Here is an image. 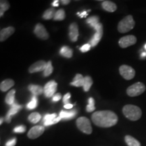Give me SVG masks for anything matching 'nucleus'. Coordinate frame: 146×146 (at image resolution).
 I'll list each match as a JSON object with an SVG mask.
<instances>
[{"label":"nucleus","mask_w":146,"mask_h":146,"mask_svg":"<svg viewBox=\"0 0 146 146\" xmlns=\"http://www.w3.org/2000/svg\"><path fill=\"white\" fill-rule=\"evenodd\" d=\"M117 115L110 110H101L95 112L91 115L93 123L98 127L109 128L116 125L118 122Z\"/></svg>","instance_id":"nucleus-1"},{"label":"nucleus","mask_w":146,"mask_h":146,"mask_svg":"<svg viewBox=\"0 0 146 146\" xmlns=\"http://www.w3.org/2000/svg\"><path fill=\"white\" fill-rule=\"evenodd\" d=\"M123 113L126 118L132 121H136L141 117L142 112L140 108L134 105H126L123 108Z\"/></svg>","instance_id":"nucleus-2"},{"label":"nucleus","mask_w":146,"mask_h":146,"mask_svg":"<svg viewBox=\"0 0 146 146\" xmlns=\"http://www.w3.org/2000/svg\"><path fill=\"white\" fill-rule=\"evenodd\" d=\"M135 23L134 19L131 15H129L123 18L118 25V31L120 33H125L130 31L131 30L134 28Z\"/></svg>","instance_id":"nucleus-3"},{"label":"nucleus","mask_w":146,"mask_h":146,"mask_svg":"<svg viewBox=\"0 0 146 146\" xmlns=\"http://www.w3.org/2000/svg\"><path fill=\"white\" fill-rule=\"evenodd\" d=\"M76 126L78 129L85 134L90 135L92 133V127L90 121L86 117H79L76 120Z\"/></svg>","instance_id":"nucleus-4"},{"label":"nucleus","mask_w":146,"mask_h":146,"mask_svg":"<svg viewBox=\"0 0 146 146\" xmlns=\"http://www.w3.org/2000/svg\"><path fill=\"white\" fill-rule=\"evenodd\" d=\"M145 91V86L143 83L138 82L131 85L127 89V94L130 97H136L143 94Z\"/></svg>","instance_id":"nucleus-5"},{"label":"nucleus","mask_w":146,"mask_h":146,"mask_svg":"<svg viewBox=\"0 0 146 146\" xmlns=\"http://www.w3.org/2000/svg\"><path fill=\"white\" fill-rule=\"evenodd\" d=\"M96 30V33L94 34V36L91 38L89 44L91 47H95L98 44L100 40H101L102 35H103V25L102 23H99L97 26L94 28Z\"/></svg>","instance_id":"nucleus-6"},{"label":"nucleus","mask_w":146,"mask_h":146,"mask_svg":"<svg viewBox=\"0 0 146 146\" xmlns=\"http://www.w3.org/2000/svg\"><path fill=\"white\" fill-rule=\"evenodd\" d=\"M120 75L126 80H131L135 75V71L132 67L127 65H122L119 68Z\"/></svg>","instance_id":"nucleus-7"},{"label":"nucleus","mask_w":146,"mask_h":146,"mask_svg":"<svg viewBox=\"0 0 146 146\" xmlns=\"http://www.w3.org/2000/svg\"><path fill=\"white\" fill-rule=\"evenodd\" d=\"M137 42V38L134 35H127L120 38L118 44L122 48H127V47L131 46V45L135 44Z\"/></svg>","instance_id":"nucleus-8"},{"label":"nucleus","mask_w":146,"mask_h":146,"mask_svg":"<svg viewBox=\"0 0 146 146\" xmlns=\"http://www.w3.org/2000/svg\"><path fill=\"white\" fill-rule=\"evenodd\" d=\"M58 84L55 81H50L44 87V95L46 98H52L55 95Z\"/></svg>","instance_id":"nucleus-9"},{"label":"nucleus","mask_w":146,"mask_h":146,"mask_svg":"<svg viewBox=\"0 0 146 146\" xmlns=\"http://www.w3.org/2000/svg\"><path fill=\"white\" fill-rule=\"evenodd\" d=\"M35 34L36 35V36L37 37H39V39H43V40H47L49 39V33H47L46 29L45 28V27L43 26L42 24H37L35 27L34 30Z\"/></svg>","instance_id":"nucleus-10"},{"label":"nucleus","mask_w":146,"mask_h":146,"mask_svg":"<svg viewBox=\"0 0 146 146\" xmlns=\"http://www.w3.org/2000/svg\"><path fill=\"white\" fill-rule=\"evenodd\" d=\"M47 63V62H45L44 60H39V61L36 62L31 66L30 68H29V72L30 73H35L44 71L46 68Z\"/></svg>","instance_id":"nucleus-11"},{"label":"nucleus","mask_w":146,"mask_h":146,"mask_svg":"<svg viewBox=\"0 0 146 146\" xmlns=\"http://www.w3.org/2000/svg\"><path fill=\"white\" fill-rule=\"evenodd\" d=\"M45 131V128L42 126H35V127H32L30 129V131L28 133V137L31 139H35L38 138Z\"/></svg>","instance_id":"nucleus-12"},{"label":"nucleus","mask_w":146,"mask_h":146,"mask_svg":"<svg viewBox=\"0 0 146 146\" xmlns=\"http://www.w3.org/2000/svg\"><path fill=\"white\" fill-rule=\"evenodd\" d=\"M62 118L60 116H57V114L56 113L54 114H47L45 116L44 118H43V124L45 126H50L54 124L58 123V122L61 120Z\"/></svg>","instance_id":"nucleus-13"},{"label":"nucleus","mask_w":146,"mask_h":146,"mask_svg":"<svg viewBox=\"0 0 146 146\" xmlns=\"http://www.w3.org/2000/svg\"><path fill=\"white\" fill-rule=\"evenodd\" d=\"M68 35L71 41L75 42L77 41L78 36V27L76 23H73L70 25Z\"/></svg>","instance_id":"nucleus-14"},{"label":"nucleus","mask_w":146,"mask_h":146,"mask_svg":"<svg viewBox=\"0 0 146 146\" xmlns=\"http://www.w3.org/2000/svg\"><path fill=\"white\" fill-rule=\"evenodd\" d=\"M15 32V29L12 27H8L7 28L1 29L0 31V41L3 42L8 39Z\"/></svg>","instance_id":"nucleus-15"},{"label":"nucleus","mask_w":146,"mask_h":146,"mask_svg":"<svg viewBox=\"0 0 146 146\" xmlns=\"http://www.w3.org/2000/svg\"><path fill=\"white\" fill-rule=\"evenodd\" d=\"M22 108V106L18 105V104H16V102L13 105L11 106L9 110L8 114L6 115V118H5V120H6L7 123H10L11 121V118H12V116L15 115L16 113H17L19 110Z\"/></svg>","instance_id":"nucleus-16"},{"label":"nucleus","mask_w":146,"mask_h":146,"mask_svg":"<svg viewBox=\"0 0 146 146\" xmlns=\"http://www.w3.org/2000/svg\"><path fill=\"white\" fill-rule=\"evenodd\" d=\"M102 7L104 10L109 12H114L117 9V6L114 2L110 1H104L102 3Z\"/></svg>","instance_id":"nucleus-17"},{"label":"nucleus","mask_w":146,"mask_h":146,"mask_svg":"<svg viewBox=\"0 0 146 146\" xmlns=\"http://www.w3.org/2000/svg\"><path fill=\"white\" fill-rule=\"evenodd\" d=\"M14 85V80L11 79V78H8V79H5L4 81H3L0 84V89L3 92H5V91H8V89L12 88Z\"/></svg>","instance_id":"nucleus-18"},{"label":"nucleus","mask_w":146,"mask_h":146,"mask_svg":"<svg viewBox=\"0 0 146 146\" xmlns=\"http://www.w3.org/2000/svg\"><path fill=\"white\" fill-rule=\"evenodd\" d=\"M85 77L81 74H76L74 78H73V81L70 83L71 85L74 87H83L85 83Z\"/></svg>","instance_id":"nucleus-19"},{"label":"nucleus","mask_w":146,"mask_h":146,"mask_svg":"<svg viewBox=\"0 0 146 146\" xmlns=\"http://www.w3.org/2000/svg\"><path fill=\"white\" fill-rule=\"evenodd\" d=\"M29 89L33 96H39L43 93H44V89L40 85H30L29 86Z\"/></svg>","instance_id":"nucleus-20"},{"label":"nucleus","mask_w":146,"mask_h":146,"mask_svg":"<svg viewBox=\"0 0 146 146\" xmlns=\"http://www.w3.org/2000/svg\"><path fill=\"white\" fill-rule=\"evenodd\" d=\"M76 111L75 110L72 111H69V112H65V111H61L60 113L59 116L61 117L62 119L64 120H68V119H71V118H74L76 115Z\"/></svg>","instance_id":"nucleus-21"},{"label":"nucleus","mask_w":146,"mask_h":146,"mask_svg":"<svg viewBox=\"0 0 146 146\" xmlns=\"http://www.w3.org/2000/svg\"><path fill=\"white\" fill-rule=\"evenodd\" d=\"M15 93L16 90L15 89H12V90L8 92V94H7L6 97H5V101L6 102L7 104L10 105V106L14 104L15 103V101H14V98H15Z\"/></svg>","instance_id":"nucleus-22"},{"label":"nucleus","mask_w":146,"mask_h":146,"mask_svg":"<svg viewBox=\"0 0 146 146\" xmlns=\"http://www.w3.org/2000/svg\"><path fill=\"white\" fill-rule=\"evenodd\" d=\"M125 140L128 146H141L140 142L131 135H126Z\"/></svg>","instance_id":"nucleus-23"},{"label":"nucleus","mask_w":146,"mask_h":146,"mask_svg":"<svg viewBox=\"0 0 146 146\" xmlns=\"http://www.w3.org/2000/svg\"><path fill=\"white\" fill-rule=\"evenodd\" d=\"M56 13V11L54 8H49L45 11L42 17L44 20H50L54 18Z\"/></svg>","instance_id":"nucleus-24"},{"label":"nucleus","mask_w":146,"mask_h":146,"mask_svg":"<svg viewBox=\"0 0 146 146\" xmlns=\"http://www.w3.org/2000/svg\"><path fill=\"white\" fill-rule=\"evenodd\" d=\"M60 53L62 56L67 58H70L72 56V50L68 46H63Z\"/></svg>","instance_id":"nucleus-25"},{"label":"nucleus","mask_w":146,"mask_h":146,"mask_svg":"<svg viewBox=\"0 0 146 146\" xmlns=\"http://www.w3.org/2000/svg\"><path fill=\"white\" fill-rule=\"evenodd\" d=\"M99 21H100V18L98 16H93L89 17L88 19H87L86 23L88 24V25H90V26L92 27V28H95L97 25L99 24Z\"/></svg>","instance_id":"nucleus-26"},{"label":"nucleus","mask_w":146,"mask_h":146,"mask_svg":"<svg viewBox=\"0 0 146 146\" xmlns=\"http://www.w3.org/2000/svg\"><path fill=\"white\" fill-rule=\"evenodd\" d=\"M85 83H84L83 85V89L85 92H87V91H89L90 89L91 85H93V80L91 78V76H85Z\"/></svg>","instance_id":"nucleus-27"},{"label":"nucleus","mask_w":146,"mask_h":146,"mask_svg":"<svg viewBox=\"0 0 146 146\" xmlns=\"http://www.w3.org/2000/svg\"><path fill=\"white\" fill-rule=\"evenodd\" d=\"M41 114L38 112H33L29 116V120L32 123H37L41 120Z\"/></svg>","instance_id":"nucleus-28"},{"label":"nucleus","mask_w":146,"mask_h":146,"mask_svg":"<svg viewBox=\"0 0 146 146\" xmlns=\"http://www.w3.org/2000/svg\"><path fill=\"white\" fill-rule=\"evenodd\" d=\"M10 8V3L7 1H0V16L2 17L3 14L5 11H7Z\"/></svg>","instance_id":"nucleus-29"},{"label":"nucleus","mask_w":146,"mask_h":146,"mask_svg":"<svg viewBox=\"0 0 146 146\" xmlns=\"http://www.w3.org/2000/svg\"><path fill=\"white\" fill-rule=\"evenodd\" d=\"M66 17V14L64 10H62V9H60L58 10L57 12H56V14H55V16L54 18V21H63L64 20Z\"/></svg>","instance_id":"nucleus-30"},{"label":"nucleus","mask_w":146,"mask_h":146,"mask_svg":"<svg viewBox=\"0 0 146 146\" xmlns=\"http://www.w3.org/2000/svg\"><path fill=\"white\" fill-rule=\"evenodd\" d=\"M37 104H38L37 98H36L35 96H33L31 101L27 104V108L29 110H33L35 108H36V106H37Z\"/></svg>","instance_id":"nucleus-31"},{"label":"nucleus","mask_w":146,"mask_h":146,"mask_svg":"<svg viewBox=\"0 0 146 146\" xmlns=\"http://www.w3.org/2000/svg\"><path fill=\"white\" fill-rule=\"evenodd\" d=\"M53 70H54V68H53L52 62L49 61L47 63L46 68H45V70L44 71H43V76H49L53 72Z\"/></svg>","instance_id":"nucleus-32"},{"label":"nucleus","mask_w":146,"mask_h":146,"mask_svg":"<svg viewBox=\"0 0 146 146\" xmlns=\"http://www.w3.org/2000/svg\"><path fill=\"white\" fill-rule=\"evenodd\" d=\"M25 131H26V127L24 125L18 126L14 129V132L16 133H23L25 132Z\"/></svg>","instance_id":"nucleus-33"},{"label":"nucleus","mask_w":146,"mask_h":146,"mask_svg":"<svg viewBox=\"0 0 146 146\" xmlns=\"http://www.w3.org/2000/svg\"><path fill=\"white\" fill-rule=\"evenodd\" d=\"M91 47V45L89 44V43H87V44L83 45V46L80 48V50H81L82 52H88L89 50H90Z\"/></svg>","instance_id":"nucleus-34"},{"label":"nucleus","mask_w":146,"mask_h":146,"mask_svg":"<svg viewBox=\"0 0 146 146\" xmlns=\"http://www.w3.org/2000/svg\"><path fill=\"white\" fill-rule=\"evenodd\" d=\"M16 143V138L14 137L7 141V143H5V146H15Z\"/></svg>","instance_id":"nucleus-35"},{"label":"nucleus","mask_w":146,"mask_h":146,"mask_svg":"<svg viewBox=\"0 0 146 146\" xmlns=\"http://www.w3.org/2000/svg\"><path fill=\"white\" fill-rule=\"evenodd\" d=\"M70 96H70V93H68V94H66L63 97V103H64V104L66 105V104H70V103H69V100H70Z\"/></svg>","instance_id":"nucleus-36"},{"label":"nucleus","mask_w":146,"mask_h":146,"mask_svg":"<svg viewBox=\"0 0 146 146\" xmlns=\"http://www.w3.org/2000/svg\"><path fill=\"white\" fill-rule=\"evenodd\" d=\"M61 98H62L61 94L58 93V94H55L54 96L52 97V101L53 102H58L59 100H61Z\"/></svg>","instance_id":"nucleus-37"},{"label":"nucleus","mask_w":146,"mask_h":146,"mask_svg":"<svg viewBox=\"0 0 146 146\" xmlns=\"http://www.w3.org/2000/svg\"><path fill=\"white\" fill-rule=\"evenodd\" d=\"M95 109H96V107H95V106H93V105L88 104L86 107V110L87 112H93V111L95 110Z\"/></svg>","instance_id":"nucleus-38"},{"label":"nucleus","mask_w":146,"mask_h":146,"mask_svg":"<svg viewBox=\"0 0 146 146\" xmlns=\"http://www.w3.org/2000/svg\"><path fill=\"white\" fill-rule=\"evenodd\" d=\"M77 14H78V16H79L81 18H83V17H85V16H87V14H87V12H86V11H84V12H82L81 14L79 13V12H78Z\"/></svg>","instance_id":"nucleus-39"},{"label":"nucleus","mask_w":146,"mask_h":146,"mask_svg":"<svg viewBox=\"0 0 146 146\" xmlns=\"http://www.w3.org/2000/svg\"><path fill=\"white\" fill-rule=\"evenodd\" d=\"M88 102H89V104L95 106V100L93 98H89Z\"/></svg>","instance_id":"nucleus-40"},{"label":"nucleus","mask_w":146,"mask_h":146,"mask_svg":"<svg viewBox=\"0 0 146 146\" xmlns=\"http://www.w3.org/2000/svg\"><path fill=\"white\" fill-rule=\"evenodd\" d=\"M64 108L66 109H71L72 108L73 105L71 104H66L64 106Z\"/></svg>","instance_id":"nucleus-41"},{"label":"nucleus","mask_w":146,"mask_h":146,"mask_svg":"<svg viewBox=\"0 0 146 146\" xmlns=\"http://www.w3.org/2000/svg\"><path fill=\"white\" fill-rule=\"evenodd\" d=\"M59 1H58V0H55V1H53V3H52V5L54 7H58V5H59Z\"/></svg>","instance_id":"nucleus-42"},{"label":"nucleus","mask_w":146,"mask_h":146,"mask_svg":"<svg viewBox=\"0 0 146 146\" xmlns=\"http://www.w3.org/2000/svg\"><path fill=\"white\" fill-rule=\"evenodd\" d=\"M61 2L63 5H68L70 2V0H62Z\"/></svg>","instance_id":"nucleus-43"},{"label":"nucleus","mask_w":146,"mask_h":146,"mask_svg":"<svg viewBox=\"0 0 146 146\" xmlns=\"http://www.w3.org/2000/svg\"><path fill=\"white\" fill-rule=\"evenodd\" d=\"M145 56H146V53H145V52L142 53V54H141V57H145Z\"/></svg>","instance_id":"nucleus-44"},{"label":"nucleus","mask_w":146,"mask_h":146,"mask_svg":"<svg viewBox=\"0 0 146 146\" xmlns=\"http://www.w3.org/2000/svg\"><path fill=\"white\" fill-rule=\"evenodd\" d=\"M3 118H1V123H0V124H2L3 123Z\"/></svg>","instance_id":"nucleus-45"},{"label":"nucleus","mask_w":146,"mask_h":146,"mask_svg":"<svg viewBox=\"0 0 146 146\" xmlns=\"http://www.w3.org/2000/svg\"><path fill=\"white\" fill-rule=\"evenodd\" d=\"M144 48H145V50H146V43L145 44V45H144Z\"/></svg>","instance_id":"nucleus-46"}]
</instances>
